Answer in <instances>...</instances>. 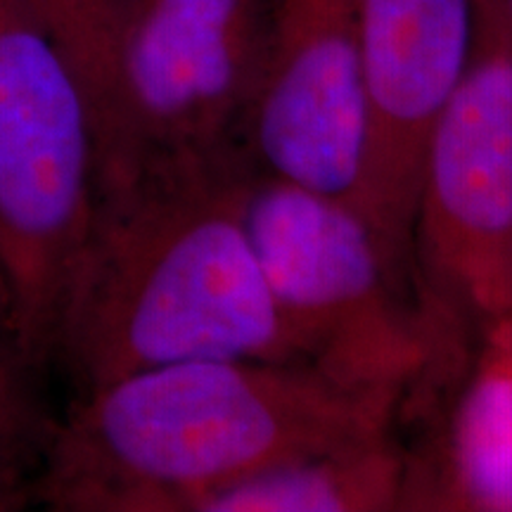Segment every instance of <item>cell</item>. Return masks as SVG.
I'll use <instances>...</instances> for the list:
<instances>
[{"label":"cell","instance_id":"5bb4252c","mask_svg":"<svg viewBox=\"0 0 512 512\" xmlns=\"http://www.w3.org/2000/svg\"><path fill=\"white\" fill-rule=\"evenodd\" d=\"M508 316L512 318V264H510V311H508Z\"/></svg>","mask_w":512,"mask_h":512},{"label":"cell","instance_id":"9c48e42d","mask_svg":"<svg viewBox=\"0 0 512 512\" xmlns=\"http://www.w3.org/2000/svg\"><path fill=\"white\" fill-rule=\"evenodd\" d=\"M403 512H512V318L489 323L458 373L411 403Z\"/></svg>","mask_w":512,"mask_h":512},{"label":"cell","instance_id":"6da1fadb","mask_svg":"<svg viewBox=\"0 0 512 512\" xmlns=\"http://www.w3.org/2000/svg\"><path fill=\"white\" fill-rule=\"evenodd\" d=\"M406 392L302 361L204 358L74 394L53 420L34 503L53 512H200L287 460L401 425Z\"/></svg>","mask_w":512,"mask_h":512},{"label":"cell","instance_id":"5b68a950","mask_svg":"<svg viewBox=\"0 0 512 512\" xmlns=\"http://www.w3.org/2000/svg\"><path fill=\"white\" fill-rule=\"evenodd\" d=\"M95 202L91 112L22 0H0V275L22 354L53 370L57 318Z\"/></svg>","mask_w":512,"mask_h":512},{"label":"cell","instance_id":"4fadbf2b","mask_svg":"<svg viewBox=\"0 0 512 512\" xmlns=\"http://www.w3.org/2000/svg\"><path fill=\"white\" fill-rule=\"evenodd\" d=\"M503 8H505V17H508L510 34H512V0H503Z\"/></svg>","mask_w":512,"mask_h":512},{"label":"cell","instance_id":"52a82bcc","mask_svg":"<svg viewBox=\"0 0 512 512\" xmlns=\"http://www.w3.org/2000/svg\"><path fill=\"white\" fill-rule=\"evenodd\" d=\"M470 22V0H358L363 140L356 209L411 285L422 169L465 69Z\"/></svg>","mask_w":512,"mask_h":512},{"label":"cell","instance_id":"3957f363","mask_svg":"<svg viewBox=\"0 0 512 512\" xmlns=\"http://www.w3.org/2000/svg\"><path fill=\"white\" fill-rule=\"evenodd\" d=\"M271 0H121L93 121L95 190L252 162Z\"/></svg>","mask_w":512,"mask_h":512},{"label":"cell","instance_id":"30bf717a","mask_svg":"<svg viewBox=\"0 0 512 512\" xmlns=\"http://www.w3.org/2000/svg\"><path fill=\"white\" fill-rule=\"evenodd\" d=\"M396 430L268 467L207 498L200 512H401L406 444Z\"/></svg>","mask_w":512,"mask_h":512},{"label":"cell","instance_id":"7c38bea8","mask_svg":"<svg viewBox=\"0 0 512 512\" xmlns=\"http://www.w3.org/2000/svg\"><path fill=\"white\" fill-rule=\"evenodd\" d=\"M79 81L91 124L110 83L114 22L121 0H22Z\"/></svg>","mask_w":512,"mask_h":512},{"label":"cell","instance_id":"8fae6325","mask_svg":"<svg viewBox=\"0 0 512 512\" xmlns=\"http://www.w3.org/2000/svg\"><path fill=\"white\" fill-rule=\"evenodd\" d=\"M41 375L19 347L12 306L0 275V512L34 503V484L53 420L38 401Z\"/></svg>","mask_w":512,"mask_h":512},{"label":"cell","instance_id":"8992f818","mask_svg":"<svg viewBox=\"0 0 512 512\" xmlns=\"http://www.w3.org/2000/svg\"><path fill=\"white\" fill-rule=\"evenodd\" d=\"M245 221L302 358L339 380L408 394L432 366L413 285L349 202L252 171Z\"/></svg>","mask_w":512,"mask_h":512},{"label":"cell","instance_id":"277c9868","mask_svg":"<svg viewBox=\"0 0 512 512\" xmlns=\"http://www.w3.org/2000/svg\"><path fill=\"white\" fill-rule=\"evenodd\" d=\"M470 50L427 147L413 223V290L432 342L425 384L458 373L510 311L512 34L503 0H470Z\"/></svg>","mask_w":512,"mask_h":512},{"label":"cell","instance_id":"ba28073f","mask_svg":"<svg viewBox=\"0 0 512 512\" xmlns=\"http://www.w3.org/2000/svg\"><path fill=\"white\" fill-rule=\"evenodd\" d=\"M271 3L249 159L261 174L356 209L363 140L358 0Z\"/></svg>","mask_w":512,"mask_h":512},{"label":"cell","instance_id":"7a4b0ae2","mask_svg":"<svg viewBox=\"0 0 512 512\" xmlns=\"http://www.w3.org/2000/svg\"><path fill=\"white\" fill-rule=\"evenodd\" d=\"M252 162L95 190L57 318L74 394L204 358L302 361L245 221Z\"/></svg>","mask_w":512,"mask_h":512}]
</instances>
